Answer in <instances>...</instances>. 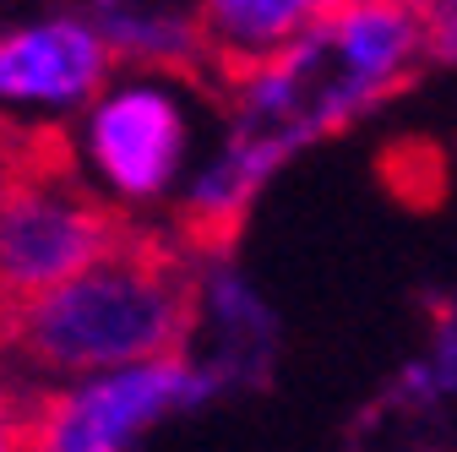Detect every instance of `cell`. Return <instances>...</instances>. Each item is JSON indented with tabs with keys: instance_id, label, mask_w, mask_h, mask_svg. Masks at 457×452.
Segmentation results:
<instances>
[{
	"instance_id": "cell-1",
	"label": "cell",
	"mask_w": 457,
	"mask_h": 452,
	"mask_svg": "<svg viewBox=\"0 0 457 452\" xmlns=\"http://www.w3.org/2000/svg\"><path fill=\"white\" fill-rule=\"evenodd\" d=\"M196 316V284L158 240H126L98 267L38 300L12 306V344L61 376H104L180 355Z\"/></svg>"
},
{
	"instance_id": "cell-2",
	"label": "cell",
	"mask_w": 457,
	"mask_h": 452,
	"mask_svg": "<svg viewBox=\"0 0 457 452\" xmlns=\"http://www.w3.org/2000/svg\"><path fill=\"white\" fill-rule=\"evenodd\" d=\"M61 142V137H54ZM49 142V147H54ZM28 153L33 175H12L6 186V218H0V278L6 300H38L49 289L71 284L87 267H98L109 251H120L131 235H120L109 207H98L61 163V153Z\"/></svg>"
},
{
	"instance_id": "cell-3",
	"label": "cell",
	"mask_w": 457,
	"mask_h": 452,
	"mask_svg": "<svg viewBox=\"0 0 457 452\" xmlns=\"http://www.w3.org/2000/svg\"><path fill=\"white\" fill-rule=\"evenodd\" d=\"M212 387L218 376L196 371L186 355L87 376L61 398H44L33 414V452H131L147 425L202 404Z\"/></svg>"
},
{
	"instance_id": "cell-4",
	"label": "cell",
	"mask_w": 457,
	"mask_h": 452,
	"mask_svg": "<svg viewBox=\"0 0 457 452\" xmlns=\"http://www.w3.org/2000/svg\"><path fill=\"white\" fill-rule=\"evenodd\" d=\"M87 153L104 186L120 202H153L175 186L186 163V115L180 98L158 82L109 88L87 115Z\"/></svg>"
},
{
	"instance_id": "cell-5",
	"label": "cell",
	"mask_w": 457,
	"mask_h": 452,
	"mask_svg": "<svg viewBox=\"0 0 457 452\" xmlns=\"http://www.w3.org/2000/svg\"><path fill=\"white\" fill-rule=\"evenodd\" d=\"M109 71V38L77 17L17 28L0 44V93L17 104H87Z\"/></svg>"
},
{
	"instance_id": "cell-6",
	"label": "cell",
	"mask_w": 457,
	"mask_h": 452,
	"mask_svg": "<svg viewBox=\"0 0 457 452\" xmlns=\"http://www.w3.org/2000/svg\"><path fill=\"white\" fill-rule=\"evenodd\" d=\"M321 38H327V54L343 66V77L376 98L409 77L420 49H430L425 17L409 0H343L321 22Z\"/></svg>"
},
{
	"instance_id": "cell-7",
	"label": "cell",
	"mask_w": 457,
	"mask_h": 452,
	"mask_svg": "<svg viewBox=\"0 0 457 452\" xmlns=\"http://www.w3.org/2000/svg\"><path fill=\"white\" fill-rule=\"evenodd\" d=\"M343 0H202V38L223 66H267L311 38Z\"/></svg>"
},
{
	"instance_id": "cell-8",
	"label": "cell",
	"mask_w": 457,
	"mask_h": 452,
	"mask_svg": "<svg viewBox=\"0 0 457 452\" xmlns=\"http://www.w3.org/2000/svg\"><path fill=\"white\" fill-rule=\"evenodd\" d=\"M409 6L425 17L430 54H441V61H457V0H409Z\"/></svg>"
}]
</instances>
